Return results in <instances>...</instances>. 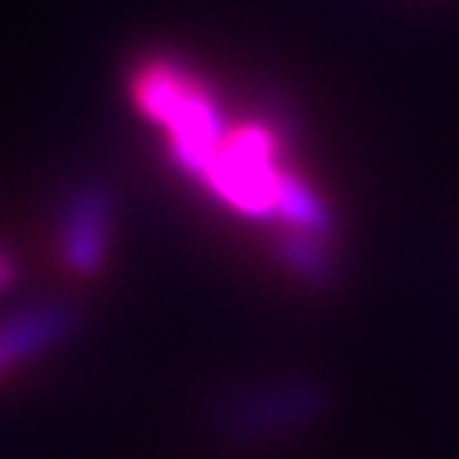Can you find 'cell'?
Masks as SVG:
<instances>
[{"label":"cell","mask_w":459,"mask_h":459,"mask_svg":"<svg viewBox=\"0 0 459 459\" xmlns=\"http://www.w3.org/2000/svg\"><path fill=\"white\" fill-rule=\"evenodd\" d=\"M79 324L68 303H31L24 310L0 320V375H7L17 364L31 361L38 354H48L51 347L72 337Z\"/></svg>","instance_id":"obj_5"},{"label":"cell","mask_w":459,"mask_h":459,"mask_svg":"<svg viewBox=\"0 0 459 459\" xmlns=\"http://www.w3.org/2000/svg\"><path fill=\"white\" fill-rule=\"evenodd\" d=\"M327 411V394L316 381L279 377L235 392L218 409V426L235 439H276L313 426Z\"/></svg>","instance_id":"obj_2"},{"label":"cell","mask_w":459,"mask_h":459,"mask_svg":"<svg viewBox=\"0 0 459 459\" xmlns=\"http://www.w3.org/2000/svg\"><path fill=\"white\" fill-rule=\"evenodd\" d=\"M21 276V265H17V255L7 246H0V293H7L11 286Z\"/></svg>","instance_id":"obj_8"},{"label":"cell","mask_w":459,"mask_h":459,"mask_svg":"<svg viewBox=\"0 0 459 459\" xmlns=\"http://www.w3.org/2000/svg\"><path fill=\"white\" fill-rule=\"evenodd\" d=\"M273 255L290 276L307 282L310 290H327L341 279V259H337L333 238L282 229L276 235V242H273Z\"/></svg>","instance_id":"obj_6"},{"label":"cell","mask_w":459,"mask_h":459,"mask_svg":"<svg viewBox=\"0 0 459 459\" xmlns=\"http://www.w3.org/2000/svg\"><path fill=\"white\" fill-rule=\"evenodd\" d=\"M153 126L164 130L167 160L191 181H197L204 174V167L212 164L214 150L221 147V140L229 133V123H225L218 99L197 75H191L184 92L170 102V109Z\"/></svg>","instance_id":"obj_4"},{"label":"cell","mask_w":459,"mask_h":459,"mask_svg":"<svg viewBox=\"0 0 459 459\" xmlns=\"http://www.w3.org/2000/svg\"><path fill=\"white\" fill-rule=\"evenodd\" d=\"M276 221H282V229L310 231L320 238H337V214L330 208V201L313 187L310 178H303L290 164L279 178Z\"/></svg>","instance_id":"obj_7"},{"label":"cell","mask_w":459,"mask_h":459,"mask_svg":"<svg viewBox=\"0 0 459 459\" xmlns=\"http://www.w3.org/2000/svg\"><path fill=\"white\" fill-rule=\"evenodd\" d=\"M286 164L279 160V136L263 119H246L229 126L221 147L197 184L246 221H276L279 178Z\"/></svg>","instance_id":"obj_1"},{"label":"cell","mask_w":459,"mask_h":459,"mask_svg":"<svg viewBox=\"0 0 459 459\" xmlns=\"http://www.w3.org/2000/svg\"><path fill=\"white\" fill-rule=\"evenodd\" d=\"M116 201L102 181H79L62 197L55 221V252L68 276L92 279L113 248Z\"/></svg>","instance_id":"obj_3"}]
</instances>
